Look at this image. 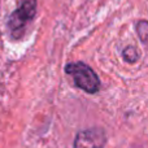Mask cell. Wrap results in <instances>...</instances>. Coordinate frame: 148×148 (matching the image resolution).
I'll use <instances>...</instances> for the list:
<instances>
[{
    "label": "cell",
    "mask_w": 148,
    "mask_h": 148,
    "mask_svg": "<svg viewBox=\"0 0 148 148\" xmlns=\"http://www.w3.org/2000/svg\"><path fill=\"white\" fill-rule=\"evenodd\" d=\"M65 73L73 78V82L77 88L87 92V94H96L100 90L99 75L95 73L90 65L82 61L69 62L65 65Z\"/></svg>",
    "instance_id": "cell-1"
},
{
    "label": "cell",
    "mask_w": 148,
    "mask_h": 148,
    "mask_svg": "<svg viewBox=\"0 0 148 148\" xmlns=\"http://www.w3.org/2000/svg\"><path fill=\"white\" fill-rule=\"evenodd\" d=\"M38 0H22L21 5L8 18V30L13 39H20L25 34L27 23L34 20L36 14Z\"/></svg>",
    "instance_id": "cell-2"
},
{
    "label": "cell",
    "mask_w": 148,
    "mask_h": 148,
    "mask_svg": "<svg viewBox=\"0 0 148 148\" xmlns=\"http://www.w3.org/2000/svg\"><path fill=\"white\" fill-rule=\"evenodd\" d=\"M122 59L129 64H135L139 60V52L134 46H127L122 51Z\"/></svg>",
    "instance_id": "cell-5"
},
{
    "label": "cell",
    "mask_w": 148,
    "mask_h": 148,
    "mask_svg": "<svg viewBox=\"0 0 148 148\" xmlns=\"http://www.w3.org/2000/svg\"><path fill=\"white\" fill-rule=\"evenodd\" d=\"M136 34H138L139 39L143 44L148 46V21L147 20H140L136 22Z\"/></svg>",
    "instance_id": "cell-4"
},
{
    "label": "cell",
    "mask_w": 148,
    "mask_h": 148,
    "mask_svg": "<svg viewBox=\"0 0 148 148\" xmlns=\"http://www.w3.org/2000/svg\"><path fill=\"white\" fill-rule=\"evenodd\" d=\"M107 133L101 127H90L75 134L74 148H104L107 144Z\"/></svg>",
    "instance_id": "cell-3"
}]
</instances>
